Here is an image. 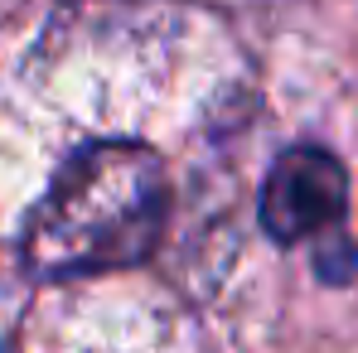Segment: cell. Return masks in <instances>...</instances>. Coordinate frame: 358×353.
Segmentation results:
<instances>
[{
    "label": "cell",
    "instance_id": "3957f363",
    "mask_svg": "<svg viewBox=\"0 0 358 353\" xmlns=\"http://www.w3.org/2000/svg\"><path fill=\"white\" fill-rule=\"evenodd\" d=\"M315 271L324 286H354L358 281V242L344 228H329L315 237Z\"/></svg>",
    "mask_w": 358,
    "mask_h": 353
},
{
    "label": "cell",
    "instance_id": "7a4b0ae2",
    "mask_svg": "<svg viewBox=\"0 0 358 353\" xmlns=\"http://www.w3.org/2000/svg\"><path fill=\"white\" fill-rule=\"evenodd\" d=\"M344 213H349V170L334 150L305 141L276 155L257 203L262 233L276 247H300L324 237L329 228H344Z\"/></svg>",
    "mask_w": 358,
    "mask_h": 353
},
{
    "label": "cell",
    "instance_id": "6da1fadb",
    "mask_svg": "<svg viewBox=\"0 0 358 353\" xmlns=\"http://www.w3.org/2000/svg\"><path fill=\"white\" fill-rule=\"evenodd\" d=\"M170 218L165 160L141 141H92L68 155L34 203L20 257L34 281H78L141 266Z\"/></svg>",
    "mask_w": 358,
    "mask_h": 353
}]
</instances>
